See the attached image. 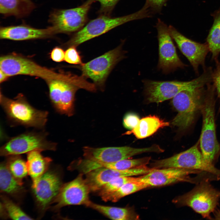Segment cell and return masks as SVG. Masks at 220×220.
I'll return each instance as SVG.
<instances>
[{"label": "cell", "instance_id": "7c38bea8", "mask_svg": "<svg viewBox=\"0 0 220 220\" xmlns=\"http://www.w3.org/2000/svg\"><path fill=\"white\" fill-rule=\"evenodd\" d=\"M157 31L159 59L158 68L164 74L186 66L181 60L177 53L168 30V27L160 18L155 26Z\"/></svg>", "mask_w": 220, "mask_h": 220}, {"label": "cell", "instance_id": "2e32d148", "mask_svg": "<svg viewBox=\"0 0 220 220\" xmlns=\"http://www.w3.org/2000/svg\"><path fill=\"white\" fill-rule=\"evenodd\" d=\"M203 173L198 170L177 167L153 168L150 172L138 178L148 187H157L182 182L197 183L196 181L199 182L197 180L199 179L191 178L189 175Z\"/></svg>", "mask_w": 220, "mask_h": 220}, {"label": "cell", "instance_id": "e575fe53", "mask_svg": "<svg viewBox=\"0 0 220 220\" xmlns=\"http://www.w3.org/2000/svg\"><path fill=\"white\" fill-rule=\"evenodd\" d=\"M216 68L213 72L212 81L213 82L215 90H216L218 97L219 100L220 111V62L218 59L215 60Z\"/></svg>", "mask_w": 220, "mask_h": 220}, {"label": "cell", "instance_id": "5bb4252c", "mask_svg": "<svg viewBox=\"0 0 220 220\" xmlns=\"http://www.w3.org/2000/svg\"><path fill=\"white\" fill-rule=\"evenodd\" d=\"M63 185L59 174L51 170L32 182L33 192L40 211L44 212L53 203Z\"/></svg>", "mask_w": 220, "mask_h": 220}, {"label": "cell", "instance_id": "603a6c76", "mask_svg": "<svg viewBox=\"0 0 220 220\" xmlns=\"http://www.w3.org/2000/svg\"><path fill=\"white\" fill-rule=\"evenodd\" d=\"M23 184L12 174L5 163H1L0 189L1 192L13 196L19 195L24 191Z\"/></svg>", "mask_w": 220, "mask_h": 220}, {"label": "cell", "instance_id": "52a82bcc", "mask_svg": "<svg viewBox=\"0 0 220 220\" xmlns=\"http://www.w3.org/2000/svg\"><path fill=\"white\" fill-rule=\"evenodd\" d=\"M206 91L204 87L192 90L182 91L172 98V103L178 112L172 124L181 130L188 128L201 110Z\"/></svg>", "mask_w": 220, "mask_h": 220}, {"label": "cell", "instance_id": "4316f807", "mask_svg": "<svg viewBox=\"0 0 220 220\" xmlns=\"http://www.w3.org/2000/svg\"><path fill=\"white\" fill-rule=\"evenodd\" d=\"M5 163L12 174L18 180L22 179L28 174L26 162L20 155L9 156Z\"/></svg>", "mask_w": 220, "mask_h": 220}, {"label": "cell", "instance_id": "e0dca14e", "mask_svg": "<svg viewBox=\"0 0 220 220\" xmlns=\"http://www.w3.org/2000/svg\"><path fill=\"white\" fill-rule=\"evenodd\" d=\"M170 34L176 43L182 53L186 57L195 73H199V67L201 65L204 69L206 57L210 51L206 42L201 43L186 37L173 26H168Z\"/></svg>", "mask_w": 220, "mask_h": 220}, {"label": "cell", "instance_id": "5b68a950", "mask_svg": "<svg viewBox=\"0 0 220 220\" xmlns=\"http://www.w3.org/2000/svg\"><path fill=\"white\" fill-rule=\"evenodd\" d=\"M211 179L205 178L196 184L191 191L174 198V203L186 206L205 218L212 219L211 215L216 210L220 199V190L210 183Z\"/></svg>", "mask_w": 220, "mask_h": 220}, {"label": "cell", "instance_id": "f1b7e54d", "mask_svg": "<svg viewBox=\"0 0 220 220\" xmlns=\"http://www.w3.org/2000/svg\"><path fill=\"white\" fill-rule=\"evenodd\" d=\"M82 80L68 81L59 79H50L46 81L49 87L50 98L52 106L55 109L57 108L59 104L65 82L66 81L78 82L82 81Z\"/></svg>", "mask_w": 220, "mask_h": 220}, {"label": "cell", "instance_id": "ffe728a7", "mask_svg": "<svg viewBox=\"0 0 220 220\" xmlns=\"http://www.w3.org/2000/svg\"><path fill=\"white\" fill-rule=\"evenodd\" d=\"M35 8L31 0H0V13L5 17H25Z\"/></svg>", "mask_w": 220, "mask_h": 220}, {"label": "cell", "instance_id": "4dcf8cb0", "mask_svg": "<svg viewBox=\"0 0 220 220\" xmlns=\"http://www.w3.org/2000/svg\"><path fill=\"white\" fill-rule=\"evenodd\" d=\"M93 3L97 2L100 7L97 13L99 15L111 16L115 6L120 0H90Z\"/></svg>", "mask_w": 220, "mask_h": 220}, {"label": "cell", "instance_id": "ac0fdd59", "mask_svg": "<svg viewBox=\"0 0 220 220\" xmlns=\"http://www.w3.org/2000/svg\"><path fill=\"white\" fill-rule=\"evenodd\" d=\"M153 169L146 166L125 170L100 167L86 173L85 179L91 191L95 192L98 191L103 185L116 178L144 175L150 172Z\"/></svg>", "mask_w": 220, "mask_h": 220}, {"label": "cell", "instance_id": "cb8c5ba5", "mask_svg": "<svg viewBox=\"0 0 220 220\" xmlns=\"http://www.w3.org/2000/svg\"><path fill=\"white\" fill-rule=\"evenodd\" d=\"M87 207L92 208L113 220L139 219L138 215L130 208H121L104 206L94 203L91 201Z\"/></svg>", "mask_w": 220, "mask_h": 220}, {"label": "cell", "instance_id": "4fadbf2b", "mask_svg": "<svg viewBox=\"0 0 220 220\" xmlns=\"http://www.w3.org/2000/svg\"><path fill=\"white\" fill-rule=\"evenodd\" d=\"M164 150L159 145L136 148L128 146L94 148L86 146L83 148L84 158L93 161L109 163L128 159L132 156L145 152L161 153Z\"/></svg>", "mask_w": 220, "mask_h": 220}, {"label": "cell", "instance_id": "8fae6325", "mask_svg": "<svg viewBox=\"0 0 220 220\" xmlns=\"http://www.w3.org/2000/svg\"><path fill=\"white\" fill-rule=\"evenodd\" d=\"M122 44L86 63L79 68L82 76L90 79L96 86L102 87L114 67L125 57Z\"/></svg>", "mask_w": 220, "mask_h": 220}, {"label": "cell", "instance_id": "ba28073f", "mask_svg": "<svg viewBox=\"0 0 220 220\" xmlns=\"http://www.w3.org/2000/svg\"><path fill=\"white\" fill-rule=\"evenodd\" d=\"M199 140L188 149L173 156L155 161L158 168L177 167L197 170L209 174L220 179V170L203 159L199 148Z\"/></svg>", "mask_w": 220, "mask_h": 220}, {"label": "cell", "instance_id": "d590c367", "mask_svg": "<svg viewBox=\"0 0 220 220\" xmlns=\"http://www.w3.org/2000/svg\"><path fill=\"white\" fill-rule=\"evenodd\" d=\"M50 56L53 61L61 62L64 60L65 52L61 48L56 47L52 50Z\"/></svg>", "mask_w": 220, "mask_h": 220}, {"label": "cell", "instance_id": "8992f818", "mask_svg": "<svg viewBox=\"0 0 220 220\" xmlns=\"http://www.w3.org/2000/svg\"><path fill=\"white\" fill-rule=\"evenodd\" d=\"M0 68L9 77L26 75L39 77L46 81L50 79L67 80L70 77V73L57 72L29 59L13 55L1 57Z\"/></svg>", "mask_w": 220, "mask_h": 220}, {"label": "cell", "instance_id": "7a4b0ae2", "mask_svg": "<svg viewBox=\"0 0 220 220\" xmlns=\"http://www.w3.org/2000/svg\"><path fill=\"white\" fill-rule=\"evenodd\" d=\"M211 67L204 69L198 78L189 81H143L147 100L149 102L159 103L172 98L179 92L204 87L212 80Z\"/></svg>", "mask_w": 220, "mask_h": 220}, {"label": "cell", "instance_id": "1f68e13d", "mask_svg": "<svg viewBox=\"0 0 220 220\" xmlns=\"http://www.w3.org/2000/svg\"><path fill=\"white\" fill-rule=\"evenodd\" d=\"M64 60L70 64L81 65V58L76 46H71L65 52Z\"/></svg>", "mask_w": 220, "mask_h": 220}, {"label": "cell", "instance_id": "484cf974", "mask_svg": "<svg viewBox=\"0 0 220 220\" xmlns=\"http://www.w3.org/2000/svg\"><path fill=\"white\" fill-rule=\"evenodd\" d=\"M138 178L137 181L125 184L118 190L101 199L105 201L115 202L123 197L148 187L147 185L140 181Z\"/></svg>", "mask_w": 220, "mask_h": 220}, {"label": "cell", "instance_id": "d6986e66", "mask_svg": "<svg viewBox=\"0 0 220 220\" xmlns=\"http://www.w3.org/2000/svg\"><path fill=\"white\" fill-rule=\"evenodd\" d=\"M56 34L51 26L45 29L36 28L21 24L1 27L0 38L16 41L47 38Z\"/></svg>", "mask_w": 220, "mask_h": 220}, {"label": "cell", "instance_id": "44dd1931", "mask_svg": "<svg viewBox=\"0 0 220 220\" xmlns=\"http://www.w3.org/2000/svg\"><path fill=\"white\" fill-rule=\"evenodd\" d=\"M169 125V123L158 116L150 115L140 119L137 126L127 134H133L137 138L143 139L152 135L159 129Z\"/></svg>", "mask_w": 220, "mask_h": 220}, {"label": "cell", "instance_id": "d4e9b609", "mask_svg": "<svg viewBox=\"0 0 220 220\" xmlns=\"http://www.w3.org/2000/svg\"><path fill=\"white\" fill-rule=\"evenodd\" d=\"M212 15L214 22L207 38L206 43L212 53V58L215 61L220 53V8Z\"/></svg>", "mask_w": 220, "mask_h": 220}, {"label": "cell", "instance_id": "7402d4cb", "mask_svg": "<svg viewBox=\"0 0 220 220\" xmlns=\"http://www.w3.org/2000/svg\"><path fill=\"white\" fill-rule=\"evenodd\" d=\"M41 151L34 150L27 153L26 163L28 174L32 182L36 181L47 170L52 160L49 157H44Z\"/></svg>", "mask_w": 220, "mask_h": 220}, {"label": "cell", "instance_id": "83f0119b", "mask_svg": "<svg viewBox=\"0 0 220 220\" xmlns=\"http://www.w3.org/2000/svg\"><path fill=\"white\" fill-rule=\"evenodd\" d=\"M1 202L4 208L6 216L14 220H32L17 205L3 196H1Z\"/></svg>", "mask_w": 220, "mask_h": 220}, {"label": "cell", "instance_id": "30bf717a", "mask_svg": "<svg viewBox=\"0 0 220 220\" xmlns=\"http://www.w3.org/2000/svg\"><path fill=\"white\" fill-rule=\"evenodd\" d=\"M45 132H26L10 138L0 148L1 156L20 155L34 150L55 151L56 143L47 139Z\"/></svg>", "mask_w": 220, "mask_h": 220}, {"label": "cell", "instance_id": "9a60e30c", "mask_svg": "<svg viewBox=\"0 0 220 220\" xmlns=\"http://www.w3.org/2000/svg\"><path fill=\"white\" fill-rule=\"evenodd\" d=\"M83 174L73 180L62 185L53 203V210H58L67 206L84 205L86 207L91 201L89 195L91 192Z\"/></svg>", "mask_w": 220, "mask_h": 220}, {"label": "cell", "instance_id": "6da1fadb", "mask_svg": "<svg viewBox=\"0 0 220 220\" xmlns=\"http://www.w3.org/2000/svg\"><path fill=\"white\" fill-rule=\"evenodd\" d=\"M215 89L213 84L207 85L206 93L201 112L202 126L199 145L204 160L214 165L220 154V145L217 140L215 120Z\"/></svg>", "mask_w": 220, "mask_h": 220}, {"label": "cell", "instance_id": "74e56055", "mask_svg": "<svg viewBox=\"0 0 220 220\" xmlns=\"http://www.w3.org/2000/svg\"><path fill=\"white\" fill-rule=\"evenodd\" d=\"M214 213V218L213 219L220 220V210H216Z\"/></svg>", "mask_w": 220, "mask_h": 220}, {"label": "cell", "instance_id": "836d02e7", "mask_svg": "<svg viewBox=\"0 0 220 220\" xmlns=\"http://www.w3.org/2000/svg\"><path fill=\"white\" fill-rule=\"evenodd\" d=\"M140 120L139 116L132 113L126 114L123 119V124L125 128L132 130L138 125Z\"/></svg>", "mask_w": 220, "mask_h": 220}, {"label": "cell", "instance_id": "8d00e7d4", "mask_svg": "<svg viewBox=\"0 0 220 220\" xmlns=\"http://www.w3.org/2000/svg\"><path fill=\"white\" fill-rule=\"evenodd\" d=\"M0 82L2 83L6 80L9 77L5 73L0 70Z\"/></svg>", "mask_w": 220, "mask_h": 220}, {"label": "cell", "instance_id": "f35d334b", "mask_svg": "<svg viewBox=\"0 0 220 220\" xmlns=\"http://www.w3.org/2000/svg\"></svg>", "mask_w": 220, "mask_h": 220}, {"label": "cell", "instance_id": "f546056e", "mask_svg": "<svg viewBox=\"0 0 220 220\" xmlns=\"http://www.w3.org/2000/svg\"><path fill=\"white\" fill-rule=\"evenodd\" d=\"M138 180V177H130L116 178L103 185L98 191L99 195L101 198L115 191L125 184Z\"/></svg>", "mask_w": 220, "mask_h": 220}, {"label": "cell", "instance_id": "9c48e42d", "mask_svg": "<svg viewBox=\"0 0 220 220\" xmlns=\"http://www.w3.org/2000/svg\"><path fill=\"white\" fill-rule=\"evenodd\" d=\"M93 3L87 0L77 7L54 10L49 16V21L56 34H70L81 29L88 22V13Z\"/></svg>", "mask_w": 220, "mask_h": 220}, {"label": "cell", "instance_id": "277c9868", "mask_svg": "<svg viewBox=\"0 0 220 220\" xmlns=\"http://www.w3.org/2000/svg\"><path fill=\"white\" fill-rule=\"evenodd\" d=\"M0 104L7 119L13 124L40 129L46 124L48 112L35 108L22 95L13 99L1 95Z\"/></svg>", "mask_w": 220, "mask_h": 220}, {"label": "cell", "instance_id": "d6a6232c", "mask_svg": "<svg viewBox=\"0 0 220 220\" xmlns=\"http://www.w3.org/2000/svg\"><path fill=\"white\" fill-rule=\"evenodd\" d=\"M168 0H145L144 6L150 10L152 15L161 12Z\"/></svg>", "mask_w": 220, "mask_h": 220}, {"label": "cell", "instance_id": "3957f363", "mask_svg": "<svg viewBox=\"0 0 220 220\" xmlns=\"http://www.w3.org/2000/svg\"><path fill=\"white\" fill-rule=\"evenodd\" d=\"M151 16L149 10L144 6L136 12L121 16L99 15L88 22L81 29L75 33L67 44L69 46L76 47L126 23Z\"/></svg>", "mask_w": 220, "mask_h": 220}]
</instances>
